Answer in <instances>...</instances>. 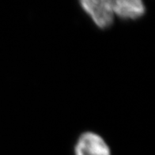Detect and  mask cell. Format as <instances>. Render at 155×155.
Segmentation results:
<instances>
[{"mask_svg":"<svg viewBox=\"0 0 155 155\" xmlns=\"http://www.w3.org/2000/svg\"><path fill=\"white\" fill-rule=\"evenodd\" d=\"M112 4L116 18L122 20H138L147 12V6L142 0H112Z\"/></svg>","mask_w":155,"mask_h":155,"instance_id":"cell-3","label":"cell"},{"mask_svg":"<svg viewBox=\"0 0 155 155\" xmlns=\"http://www.w3.org/2000/svg\"><path fill=\"white\" fill-rule=\"evenodd\" d=\"M74 155H112V150L107 141L97 132H82L74 147Z\"/></svg>","mask_w":155,"mask_h":155,"instance_id":"cell-2","label":"cell"},{"mask_svg":"<svg viewBox=\"0 0 155 155\" xmlns=\"http://www.w3.org/2000/svg\"><path fill=\"white\" fill-rule=\"evenodd\" d=\"M80 6L94 24L100 29H107L114 23L116 17L112 0H82Z\"/></svg>","mask_w":155,"mask_h":155,"instance_id":"cell-1","label":"cell"}]
</instances>
